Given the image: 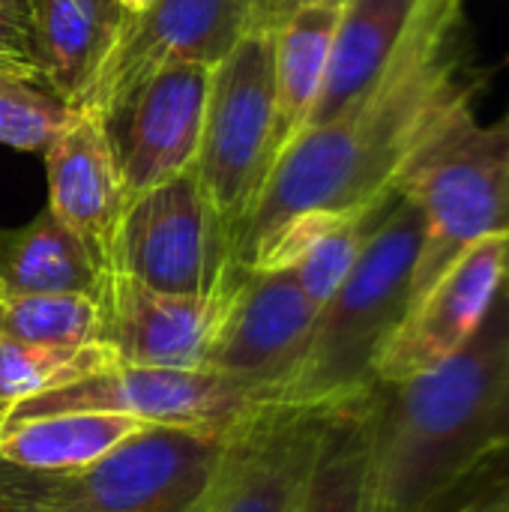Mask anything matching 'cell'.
<instances>
[{
    "mask_svg": "<svg viewBox=\"0 0 509 512\" xmlns=\"http://www.w3.org/2000/svg\"><path fill=\"white\" fill-rule=\"evenodd\" d=\"M234 285L213 297H177L114 273L105 294V345L120 366L210 372Z\"/></svg>",
    "mask_w": 509,
    "mask_h": 512,
    "instance_id": "13",
    "label": "cell"
},
{
    "mask_svg": "<svg viewBox=\"0 0 509 512\" xmlns=\"http://www.w3.org/2000/svg\"><path fill=\"white\" fill-rule=\"evenodd\" d=\"M369 396L372 387L342 402L333 414L297 512H360L369 453Z\"/></svg>",
    "mask_w": 509,
    "mask_h": 512,
    "instance_id": "22",
    "label": "cell"
},
{
    "mask_svg": "<svg viewBox=\"0 0 509 512\" xmlns=\"http://www.w3.org/2000/svg\"><path fill=\"white\" fill-rule=\"evenodd\" d=\"M45 156L48 210L78 237L96 270L111 282L117 231L126 210L108 126L96 111L72 108Z\"/></svg>",
    "mask_w": 509,
    "mask_h": 512,
    "instance_id": "15",
    "label": "cell"
},
{
    "mask_svg": "<svg viewBox=\"0 0 509 512\" xmlns=\"http://www.w3.org/2000/svg\"><path fill=\"white\" fill-rule=\"evenodd\" d=\"M396 192L354 213H312L279 231L249 270H288L309 303L321 309L357 264L369 234L393 204ZM246 270V267H243Z\"/></svg>",
    "mask_w": 509,
    "mask_h": 512,
    "instance_id": "17",
    "label": "cell"
},
{
    "mask_svg": "<svg viewBox=\"0 0 509 512\" xmlns=\"http://www.w3.org/2000/svg\"><path fill=\"white\" fill-rule=\"evenodd\" d=\"M0 426H3V417H0Z\"/></svg>",
    "mask_w": 509,
    "mask_h": 512,
    "instance_id": "35",
    "label": "cell"
},
{
    "mask_svg": "<svg viewBox=\"0 0 509 512\" xmlns=\"http://www.w3.org/2000/svg\"><path fill=\"white\" fill-rule=\"evenodd\" d=\"M483 87L486 75L471 63L465 0H453L354 108L303 129L276 156L234 234V264L249 270L270 240L303 216L387 201L423 141L456 108L477 102Z\"/></svg>",
    "mask_w": 509,
    "mask_h": 512,
    "instance_id": "1",
    "label": "cell"
},
{
    "mask_svg": "<svg viewBox=\"0 0 509 512\" xmlns=\"http://www.w3.org/2000/svg\"><path fill=\"white\" fill-rule=\"evenodd\" d=\"M474 105L456 108L396 183V192L411 198L423 216L408 309L465 249L509 228V114L498 123H480Z\"/></svg>",
    "mask_w": 509,
    "mask_h": 512,
    "instance_id": "4",
    "label": "cell"
},
{
    "mask_svg": "<svg viewBox=\"0 0 509 512\" xmlns=\"http://www.w3.org/2000/svg\"><path fill=\"white\" fill-rule=\"evenodd\" d=\"M0 6L15 9V12H21V15H24V0H0Z\"/></svg>",
    "mask_w": 509,
    "mask_h": 512,
    "instance_id": "33",
    "label": "cell"
},
{
    "mask_svg": "<svg viewBox=\"0 0 509 512\" xmlns=\"http://www.w3.org/2000/svg\"><path fill=\"white\" fill-rule=\"evenodd\" d=\"M24 294H90L102 303L108 294V279L48 207L27 225L0 231V297Z\"/></svg>",
    "mask_w": 509,
    "mask_h": 512,
    "instance_id": "20",
    "label": "cell"
},
{
    "mask_svg": "<svg viewBox=\"0 0 509 512\" xmlns=\"http://www.w3.org/2000/svg\"><path fill=\"white\" fill-rule=\"evenodd\" d=\"M144 426L135 417L102 411L36 417L0 429V456L27 471L66 477L102 462Z\"/></svg>",
    "mask_w": 509,
    "mask_h": 512,
    "instance_id": "21",
    "label": "cell"
},
{
    "mask_svg": "<svg viewBox=\"0 0 509 512\" xmlns=\"http://www.w3.org/2000/svg\"><path fill=\"white\" fill-rule=\"evenodd\" d=\"M0 336L48 348L99 345L105 342V303L90 294L0 297Z\"/></svg>",
    "mask_w": 509,
    "mask_h": 512,
    "instance_id": "23",
    "label": "cell"
},
{
    "mask_svg": "<svg viewBox=\"0 0 509 512\" xmlns=\"http://www.w3.org/2000/svg\"><path fill=\"white\" fill-rule=\"evenodd\" d=\"M147 3H150V0H117V6H120L126 15H138Z\"/></svg>",
    "mask_w": 509,
    "mask_h": 512,
    "instance_id": "30",
    "label": "cell"
},
{
    "mask_svg": "<svg viewBox=\"0 0 509 512\" xmlns=\"http://www.w3.org/2000/svg\"><path fill=\"white\" fill-rule=\"evenodd\" d=\"M351 402V399H348ZM339 405L252 402L228 429L195 512H297Z\"/></svg>",
    "mask_w": 509,
    "mask_h": 512,
    "instance_id": "8",
    "label": "cell"
},
{
    "mask_svg": "<svg viewBox=\"0 0 509 512\" xmlns=\"http://www.w3.org/2000/svg\"><path fill=\"white\" fill-rule=\"evenodd\" d=\"M222 432L144 426L102 462L66 474L51 512H195Z\"/></svg>",
    "mask_w": 509,
    "mask_h": 512,
    "instance_id": "9",
    "label": "cell"
},
{
    "mask_svg": "<svg viewBox=\"0 0 509 512\" xmlns=\"http://www.w3.org/2000/svg\"><path fill=\"white\" fill-rule=\"evenodd\" d=\"M276 24L255 27L213 69L195 177L225 228L234 234L255 207L276 162Z\"/></svg>",
    "mask_w": 509,
    "mask_h": 512,
    "instance_id": "5",
    "label": "cell"
},
{
    "mask_svg": "<svg viewBox=\"0 0 509 512\" xmlns=\"http://www.w3.org/2000/svg\"><path fill=\"white\" fill-rule=\"evenodd\" d=\"M423 243V216L396 192L357 264L318 309L300 360L270 399L342 405L375 387V360L408 315L411 279Z\"/></svg>",
    "mask_w": 509,
    "mask_h": 512,
    "instance_id": "3",
    "label": "cell"
},
{
    "mask_svg": "<svg viewBox=\"0 0 509 512\" xmlns=\"http://www.w3.org/2000/svg\"><path fill=\"white\" fill-rule=\"evenodd\" d=\"M213 69L168 66L141 81L105 117L126 204L195 168Z\"/></svg>",
    "mask_w": 509,
    "mask_h": 512,
    "instance_id": "11",
    "label": "cell"
},
{
    "mask_svg": "<svg viewBox=\"0 0 509 512\" xmlns=\"http://www.w3.org/2000/svg\"><path fill=\"white\" fill-rule=\"evenodd\" d=\"M489 450L509 459V357L498 381L495 405H492V423H489Z\"/></svg>",
    "mask_w": 509,
    "mask_h": 512,
    "instance_id": "29",
    "label": "cell"
},
{
    "mask_svg": "<svg viewBox=\"0 0 509 512\" xmlns=\"http://www.w3.org/2000/svg\"><path fill=\"white\" fill-rule=\"evenodd\" d=\"M252 402L258 399L216 372L132 369L114 363L66 387L15 402L6 411L0 429L51 414L102 411L135 417L147 426L222 432Z\"/></svg>",
    "mask_w": 509,
    "mask_h": 512,
    "instance_id": "10",
    "label": "cell"
},
{
    "mask_svg": "<svg viewBox=\"0 0 509 512\" xmlns=\"http://www.w3.org/2000/svg\"><path fill=\"white\" fill-rule=\"evenodd\" d=\"M447 3L453 0H342L327 81L309 126L354 108Z\"/></svg>",
    "mask_w": 509,
    "mask_h": 512,
    "instance_id": "16",
    "label": "cell"
},
{
    "mask_svg": "<svg viewBox=\"0 0 509 512\" xmlns=\"http://www.w3.org/2000/svg\"><path fill=\"white\" fill-rule=\"evenodd\" d=\"M6 411H9V408H6V405H0V417H6Z\"/></svg>",
    "mask_w": 509,
    "mask_h": 512,
    "instance_id": "34",
    "label": "cell"
},
{
    "mask_svg": "<svg viewBox=\"0 0 509 512\" xmlns=\"http://www.w3.org/2000/svg\"><path fill=\"white\" fill-rule=\"evenodd\" d=\"M315 315L288 270H240L210 372L240 384L252 399H270L300 360Z\"/></svg>",
    "mask_w": 509,
    "mask_h": 512,
    "instance_id": "14",
    "label": "cell"
},
{
    "mask_svg": "<svg viewBox=\"0 0 509 512\" xmlns=\"http://www.w3.org/2000/svg\"><path fill=\"white\" fill-rule=\"evenodd\" d=\"M114 270L159 294L213 297L228 291L243 267L234 264L231 231L195 171H186L126 204Z\"/></svg>",
    "mask_w": 509,
    "mask_h": 512,
    "instance_id": "6",
    "label": "cell"
},
{
    "mask_svg": "<svg viewBox=\"0 0 509 512\" xmlns=\"http://www.w3.org/2000/svg\"><path fill=\"white\" fill-rule=\"evenodd\" d=\"M69 105L45 84L21 69L0 66V144L21 153H45L63 123Z\"/></svg>",
    "mask_w": 509,
    "mask_h": 512,
    "instance_id": "25",
    "label": "cell"
},
{
    "mask_svg": "<svg viewBox=\"0 0 509 512\" xmlns=\"http://www.w3.org/2000/svg\"><path fill=\"white\" fill-rule=\"evenodd\" d=\"M60 474H39L0 456V512H51Z\"/></svg>",
    "mask_w": 509,
    "mask_h": 512,
    "instance_id": "27",
    "label": "cell"
},
{
    "mask_svg": "<svg viewBox=\"0 0 509 512\" xmlns=\"http://www.w3.org/2000/svg\"><path fill=\"white\" fill-rule=\"evenodd\" d=\"M0 66L21 69L30 78H36L39 84H45L42 57H39L33 30H30L27 18L21 12L6 9V6H0Z\"/></svg>",
    "mask_w": 509,
    "mask_h": 512,
    "instance_id": "28",
    "label": "cell"
},
{
    "mask_svg": "<svg viewBox=\"0 0 509 512\" xmlns=\"http://www.w3.org/2000/svg\"><path fill=\"white\" fill-rule=\"evenodd\" d=\"M435 512H509V459L489 453Z\"/></svg>",
    "mask_w": 509,
    "mask_h": 512,
    "instance_id": "26",
    "label": "cell"
},
{
    "mask_svg": "<svg viewBox=\"0 0 509 512\" xmlns=\"http://www.w3.org/2000/svg\"><path fill=\"white\" fill-rule=\"evenodd\" d=\"M300 3H318V0H273V6L285 15L288 9H294V6H300ZM330 3H342V0H330Z\"/></svg>",
    "mask_w": 509,
    "mask_h": 512,
    "instance_id": "31",
    "label": "cell"
},
{
    "mask_svg": "<svg viewBox=\"0 0 509 512\" xmlns=\"http://www.w3.org/2000/svg\"><path fill=\"white\" fill-rule=\"evenodd\" d=\"M509 357V300L498 291L477 336L438 369L369 396L360 512H435L492 453L489 423Z\"/></svg>",
    "mask_w": 509,
    "mask_h": 512,
    "instance_id": "2",
    "label": "cell"
},
{
    "mask_svg": "<svg viewBox=\"0 0 509 512\" xmlns=\"http://www.w3.org/2000/svg\"><path fill=\"white\" fill-rule=\"evenodd\" d=\"M114 363L117 357L105 342L87 348H48L0 336V405L12 408L21 399L66 387Z\"/></svg>",
    "mask_w": 509,
    "mask_h": 512,
    "instance_id": "24",
    "label": "cell"
},
{
    "mask_svg": "<svg viewBox=\"0 0 509 512\" xmlns=\"http://www.w3.org/2000/svg\"><path fill=\"white\" fill-rule=\"evenodd\" d=\"M273 0H150L120 27L78 105L102 120L150 75L180 66H219L255 27L276 24Z\"/></svg>",
    "mask_w": 509,
    "mask_h": 512,
    "instance_id": "7",
    "label": "cell"
},
{
    "mask_svg": "<svg viewBox=\"0 0 509 512\" xmlns=\"http://www.w3.org/2000/svg\"><path fill=\"white\" fill-rule=\"evenodd\" d=\"M48 90L69 108L78 105L105 57L123 9L117 0H24Z\"/></svg>",
    "mask_w": 509,
    "mask_h": 512,
    "instance_id": "19",
    "label": "cell"
},
{
    "mask_svg": "<svg viewBox=\"0 0 509 512\" xmlns=\"http://www.w3.org/2000/svg\"><path fill=\"white\" fill-rule=\"evenodd\" d=\"M507 231L465 249L408 309L375 360L378 384H402L453 360L483 327L504 279Z\"/></svg>",
    "mask_w": 509,
    "mask_h": 512,
    "instance_id": "12",
    "label": "cell"
},
{
    "mask_svg": "<svg viewBox=\"0 0 509 512\" xmlns=\"http://www.w3.org/2000/svg\"><path fill=\"white\" fill-rule=\"evenodd\" d=\"M501 291L509 300V228H507V249H504V279H501Z\"/></svg>",
    "mask_w": 509,
    "mask_h": 512,
    "instance_id": "32",
    "label": "cell"
},
{
    "mask_svg": "<svg viewBox=\"0 0 509 512\" xmlns=\"http://www.w3.org/2000/svg\"><path fill=\"white\" fill-rule=\"evenodd\" d=\"M342 3L318 0L288 9L276 21L273 90H276V132L273 153L279 156L306 126L327 81L333 36Z\"/></svg>",
    "mask_w": 509,
    "mask_h": 512,
    "instance_id": "18",
    "label": "cell"
}]
</instances>
